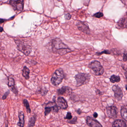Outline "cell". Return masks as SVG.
<instances>
[{
    "label": "cell",
    "mask_w": 127,
    "mask_h": 127,
    "mask_svg": "<svg viewBox=\"0 0 127 127\" xmlns=\"http://www.w3.org/2000/svg\"><path fill=\"white\" fill-rule=\"evenodd\" d=\"M4 22H5V20L2 19H0V24L3 23Z\"/></svg>",
    "instance_id": "836d02e7"
},
{
    "label": "cell",
    "mask_w": 127,
    "mask_h": 127,
    "mask_svg": "<svg viewBox=\"0 0 127 127\" xmlns=\"http://www.w3.org/2000/svg\"><path fill=\"white\" fill-rule=\"evenodd\" d=\"M72 117H73L71 113L70 112H68L66 114V116L64 117V119L65 120H71V119H72Z\"/></svg>",
    "instance_id": "d4e9b609"
},
{
    "label": "cell",
    "mask_w": 127,
    "mask_h": 127,
    "mask_svg": "<svg viewBox=\"0 0 127 127\" xmlns=\"http://www.w3.org/2000/svg\"><path fill=\"white\" fill-rule=\"evenodd\" d=\"M86 123L87 125L91 127H102V124L97 120L92 117H87L86 118Z\"/></svg>",
    "instance_id": "30bf717a"
},
{
    "label": "cell",
    "mask_w": 127,
    "mask_h": 127,
    "mask_svg": "<svg viewBox=\"0 0 127 127\" xmlns=\"http://www.w3.org/2000/svg\"><path fill=\"white\" fill-rule=\"evenodd\" d=\"M113 127H127V125L124 120L121 119L115 120L112 124Z\"/></svg>",
    "instance_id": "2e32d148"
},
{
    "label": "cell",
    "mask_w": 127,
    "mask_h": 127,
    "mask_svg": "<svg viewBox=\"0 0 127 127\" xmlns=\"http://www.w3.org/2000/svg\"><path fill=\"white\" fill-rule=\"evenodd\" d=\"M127 85H125V89H126V90H127Z\"/></svg>",
    "instance_id": "8d00e7d4"
},
{
    "label": "cell",
    "mask_w": 127,
    "mask_h": 127,
    "mask_svg": "<svg viewBox=\"0 0 127 127\" xmlns=\"http://www.w3.org/2000/svg\"><path fill=\"white\" fill-rule=\"evenodd\" d=\"M127 71L126 70L125 72V76L126 79H127Z\"/></svg>",
    "instance_id": "e575fe53"
},
{
    "label": "cell",
    "mask_w": 127,
    "mask_h": 127,
    "mask_svg": "<svg viewBox=\"0 0 127 127\" xmlns=\"http://www.w3.org/2000/svg\"><path fill=\"white\" fill-rule=\"evenodd\" d=\"M95 91H96V93L97 95H99L100 96L102 95V91H100V90L99 89H97Z\"/></svg>",
    "instance_id": "f546056e"
},
{
    "label": "cell",
    "mask_w": 127,
    "mask_h": 127,
    "mask_svg": "<svg viewBox=\"0 0 127 127\" xmlns=\"http://www.w3.org/2000/svg\"><path fill=\"white\" fill-rule=\"evenodd\" d=\"M15 85V83L14 79L12 77L9 78L8 83L9 87L15 94L17 95L18 92L16 89Z\"/></svg>",
    "instance_id": "5bb4252c"
},
{
    "label": "cell",
    "mask_w": 127,
    "mask_h": 127,
    "mask_svg": "<svg viewBox=\"0 0 127 127\" xmlns=\"http://www.w3.org/2000/svg\"><path fill=\"white\" fill-rule=\"evenodd\" d=\"M65 77L63 69L59 68L56 70L51 78V84L55 87H57L62 83Z\"/></svg>",
    "instance_id": "7a4b0ae2"
},
{
    "label": "cell",
    "mask_w": 127,
    "mask_h": 127,
    "mask_svg": "<svg viewBox=\"0 0 127 127\" xmlns=\"http://www.w3.org/2000/svg\"><path fill=\"white\" fill-rule=\"evenodd\" d=\"M3 31V28L2 27H0V32H2Z\"/></svg>",
    "instance_id": "d590c367"
},
{
    "label": "cell",
    "mask_w": 127,
    "mask_h": 127,
    "mask_svg": "<svg viewBox=\"0 0 127 127\" xmlns=\"http://www.w3.org/2000/svg\"><path fill=\"white\" fill-rule=\"evenodd\" d=\"M51 46L53 52L60 56H64L72 51L59 38H56L53 40Z\"/></svg>",
    "instance_id": "6da1fadb"
},
{
    "label": "cell",
    "mask_w": 127,
    "mask_h": 127,
    "mask_svg": "<svg viewBox=\"0 0 127 127\" xmlns=\"http://www.w3.org/2000/svg\"><path fill=\"white\" fill-rule=\"evenodd\" d=\"M77 118L76 116H75L74 117H72V119L69 120H68L67 122L71 124H76L77 123Z\"/></svg>",
    "instance_id": "603a6c76"
},
{
    "label": "cell",
    "mask_w": 127,
    "mask_h": 127,
    "mask_svg": "<svg viewBox=\"0 0 127 127\" xmlns=\"http://www.w3.org/2000/svg\"><path fill=\"white\" fill-rule=\"evenodd\" d=\"M117 27L121 29L125 28L127 27V17L126 15L125 17L121 18L117 23Z\"/></svg>",
    "instance_id": "9a60e30c"
},
{
    "label": "cell",
    "mask_w": 127,
    "mask_h": 127,
    "mask_svg": "<svg viewBox=\"0 0 127 127\" xmlns=\"http://www.w3.org/2000/svg\"><path fill=\"white\" fill-rule=\"evenodd\" d=\"M107 115L111 119L116 118L118 115V110L117 107L114 105L107 106L106 107Z\"/></svg>",
    "instance_id": "52a82bcc"
},
{
    "label": "cell",
    "mask_w": 127,
    "mask_h": 127,
    "mask_svg": "<svg viewBox=\"0 0 127 127\" xmlns=\"http://www.w3.org/2000/svg\"><path fill=\"white\" fill-rule=\"evenodd\" d=\"M127 105L122 106L120 109V114L122 118L125 121H127Z\"/></svg>",
    "instance_id": "ac0fdd59"
},
{
    "label": "cell",
    "mask_w": 127,
    "mask_h": 127,
    "mask_svg": "<svg viewBox=\"0 0 127 127\" xmlns=\"http://www.w3.org/2000/svg\"><path fill=\"white\" fill-rule=\"evenodd\" d=\"M15 42L18 49L21 53L26 56H28L30 54L31 51V47L30 45L20 40H15Z\"/></svg>",
    "instance_id": "5b68a950"
},
{
    "label": "cell",
    "mask_w": 127,
    "mask_h": 127,
    "mask_svg": "<svg viewBox=\"0 0 127 127\" xmlns=\"http://www.w3.org/2000/svg\"><path fill=\"white\" fill-rule=\"evenodd\" d=\"M41 94V95H43V96H45V95H46V94L48 93V91L47 90V89H45V90H40Z\"/></svg>",
    "instance_id": "4316f807"
},
{
    "label": "cell",
    "mask_w": 127,
    "mask_h": 127,
    "mask_svg": "<svg viewBox=\"0 0 127 127\" xmlns=\"http://www.w3.org/2000/svg\"><path fill=\"white\" fill-rule=\"evenodd\" d=\"M91 76L89 74L86 73H78L75 76L76 83V87H81L88 83L90 80Z\"/></svg>",
    "instance_id": "3957f363"
},
{
    "label": "cell",
    "mask_w": 127,
    "mask_h": 127,
    "mask_svg": "<svg viewBox=\"0 0 127 127\" xmlns=\"http://www.w3.org/2000/svg\"><path fill=\"white\" fill-rule=\"evenodd\" d=\"M123 61L125 62H126L127 60V57L126 54H123Z\"/></svg>",
    "instance_id": "1f68e13d"
},
{
    "label": "cell",
    "mask_w": 127,
    "mask_h": 127,
    "mask_svg": "<svg viewBox=\"0 0 127 127\" xmlns=\"http://www.w3.org/2000/svg\"><path fill=\"white\" fill-rule=\"evenodd\" d=\"M110 82L112 83H119L121 80L120 76L119 75H113L111 76L110 78Z\"/></svg>",
    "instance_id": "d6986e66"
},
{
    "label": "cell",
    "mask_w": 127,
    "mask_h": 127,
    "mask_svg": "<svg viewBox=\"0 0 127 127\" xmlns=\"http://www.w3.org/2000/svg\"><path fill=\"white\" fill-rule=\"evenodd\" d=\"M88 68L93 71L96 76H100L102 75L104 72V69L101 63L98 60H95L90 63Z\"/></svg>",
    "instance_id": "277c9868"
},
{
    "label": "cell",
    "mask_w": 127,
    "mask_h": 127,
    "mask_svg": "<svg viewBox=\"0 0 127 127\" xmlns=\"http://www.w3.org/2000/svg\"><path fill=\"white\" fill-rule=\"evenodd\" d=\"M93 117L94 118H97L98 117V114L97 112H94L93 114Z\"/></svg>",
    "instance_id": "d6a6232c"
},
{
    "label": "cell",
    "mask_w": 127,
    "mask_h": 127,
    "mask_svg": "<svg viewBox=\"0 0 127 127\" xmlns=\"http://www.w3.org/2000/svg\"><path fill=\"white\" fill-rule=\"evenodd\" d=\"M75 111H76V113L78 115H81V114L82 113V110H81L80 108H78L77 110H76Z\"/></svg>",
    "instance_id": "4dcf8cb0"
},
{
    "label": "cell",
    "mask_w": 127,
    "mask_h": 127,
    "mask_svg": "<svg viewBox=\"0 0 127 127\" xmlns=\"http://www.w3.org/2000/svg\"><path fill=\"white\" fill-rule=\"evenodd\" d=\"M10 3L15 10L22 11L23 9L24 0H10Z\"/></svg>",
    "instance_id": "8fae6325"
},
{
    "label": "cell",
    "mask_w": 127,
    "mask_h": 127,
    "mask_svg": "<svg viewBox=\"0 0 127 127\" xmlns=\"http://www.w3.org/2000/svg\"><path fill=\"white\" fill-rule=\"evenodd\" d=\"M30 74V70L26 66L24 67L23 70V75L26 79H29V75Z\"/></svg>",
    "instance_id": "ffe728a7"
},
{
    "label": "cell",
    "mask_w": 127,
    "mask_h": 127,
    "mask_svg": "<svg viewBox=\"0 0 127 127\" xmlns=\"http://www.w3.org/2000/svg\"><path fill=\"white\" fill-rule=\"evenodd\" d=\"M111 52L109 50H104L101 52H96V55L97 56H100L102 54H110Z\"/></svg>",
    "instance_id": "cb8c5ba5"
},
{
    "label": "cell",
    "mask_w": 127,
    "mask_h": 127,
    "mask_svg": "<svg viewBox=\"0 0 127 127\" xmlns=\"http://www.w3.org/2000/svg\"><path fill=\"white\" fill-rule=\"evenodd\" d=\"M9 93H10V91H8L6 92L4 94V95L2 97V99L3 100H5L7 98L9 94Z\"/></svg>",
    "instance_id": "83f0119b"
},
{
    "label": "cell",
    "mask_w": 127,
    "mask_h": 127,
    "mask_svg": "<svg viewBox=\"0 0 127 127\" xmlns=\"http://www.w3.org/2000/svg\"><path fill=\"white\" fill-rule=\"evenodd\" d=\"M57 106L59 109L62 110H66L68 107V102L63 97H59L57 99Z\"/></svg>",
    "instance_id": "7c38bea8"
},
{
    "label": "cell",
    "mask_w": 127,
    "mask_h": 127,
    "mask_svg": "<svg viewBox=\"0 0 127 127\" xmlns=\"http://www.w3.org/2000/svg\"><path fill=\"white\" fill-rule=\"evenodd\" d=\"M112 90L114 93V98L118 101H121L123 97V94L121 88L119 85H115L112 87Z\"/></svg>",
    "instance_id": "ba28073f"
},
{
    "label": "cell",
    "mask_w": 127,
    "mask_h": 127,
    "mask_svg": "<svg viewBox=\"0 0 127 127\" xmlns=\"http://www.w3.org/2000/svg\"><path fill=\"white\" fill-rule=\"evenodd\" d=\"M59 108L56 103V102H49L45 107V116H48L51 112L57 113L59 112Z\"/></svg>",
    "instance_id": "8992f818"
},
{
    "label": "cell",
    "mask_w": 127,
    "mask_h": 127,
    "mask_svg": "<svg viewBox=\"0 0 127 127\" xmlns=\"http://www.w3.org/2000/svg\"><path fill=\"white\" fill-rule=\"evenodd\" d=\"M18 117H19V122L18 123L17 125L20 127H24L25 123L24 120V113L23 111L19 112L18 114Z\"/></svg>",
    "instance_id": "e0dca14e"
},
{
    "label": "cell",
    "mask_w": 127,
    "mask_h": 127,
    "mask_svg": "<svg viewBox=\"0 0 127 127\" xmlns=\"http://www.w3.org/2000/svg\"><path fill=\"white\" fill-rule=\"evenodd\" d=\"M36 116H33L32 117L30 118L29 122L28 125L29 127H33L34 126L36 122Z\"/></svg>",
    "instance_id": "44dd1931"
},
{
    "label": "cell",
    "mask_w": 127,
    "mask_h": 127,
    "mask_svg": "<svg viewBox=\"0 0 127 127\" xmlns=\"http://www.w3.org/2000/svg\"><path fill=\"white\" fill-rule=\"evenodd\" d=\"M72 90L71 88L68 86H62L61 88L57 90L58 95L68 96H71L72 93Z\"/></svg>",
    "instance_id": "9c48e42d"
},
{
    "label": "cell",
    "mask_w": 127,
    "mask_h": 127,
    "mask_svg": "<svg viewBox=\"0 0 127 127\" xmlns=\"http://www.w3.org/2000/svg\"><path fill=\"white\" fill-rule=\"evenodd\" d=\"M94 17L97 18H100L103 16V14L102 12H99L94 15Z\"/></svg>",
    "instance_id": "484cf974"
},
{
    "label": "cell",
    "mask_w": 127,
    "mask_h": 127,
    "mask_svg": "<svg viewBox=\"0 0 127 127\" xmlns=\"http://www.w3.org/2000/svg\"><path fill=\"white\" fill-rule=\"evenodd\" d=\"M65 19L67 20H70L71 18V15H70L69 14H65Z\"/></svg>",
    "instance_id": "f1b7e54d"
},
{
    "label": "cell",
    "mask_w": 127,
    "mask_h": 127,
    "mask_svg": "<svg viewBox=\"0 0 127 127\" xmlns=\"http://www.w3.org/2000/svg\"><path fill=\"white\" fill-rule=\"evenodd\" d=\"M77 26L79 30L87 34L90 33V30L88 25L85 22L79 21L77 23Z\"/></svg>",
    "instance_id": "4fadbf2b"
},
{
    "label": "cell",
    "mask_w": 127,
    "mask_h": 127,
    "mask_svg": "<svg viewBox=\"0 0 127 127\" xmlns=\"http://www.w3.org/2000/svg\"><path fill=\"white\" fill-rule=\"evenodd\" d=\"M24 105L26 108V111L28 113H30L31 112V109L29 107V104L27 100L24 99L23 101Z\"/></svg>",
    "instance_id": "7402d4cb"
}]
</instances>
